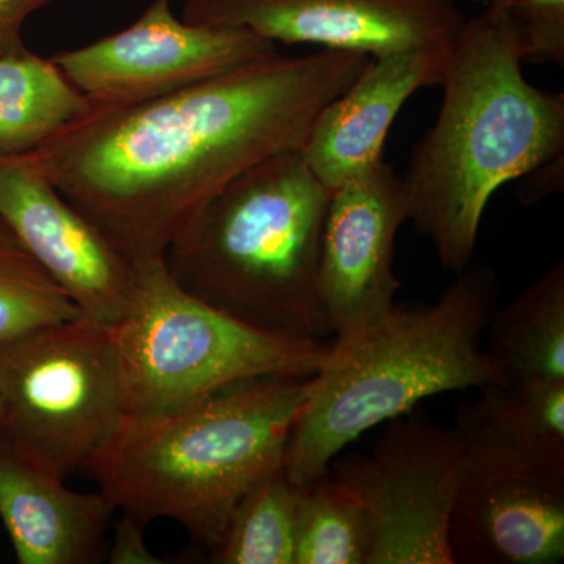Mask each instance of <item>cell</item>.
<instances>
[{"instance_id":"21","label":"cell","mask_w":564,"mask_h":564,"mask_svg":"<svg viewBox=\"0 0 564 564\" xmlns=\"http://www.w3.org/2000/svg\"><path fill=\"white\" fill-rule=\"evenodd\" d=\"M513 18L522 62L564 65V0H488Z\"/></svg>"},{"instance_id":"2","label":"cell","mask_w":564,"mask_h":564,"mask_svg":"<svg viewBox=\"0 0 564 564\" xmlns=\"http://www.w3.org/2000/svg\"><path fill=\"white\" fill-rule=\"evenodd\" d=\"M440 87L436 122L402 177L410 220L462 273L494 193L563 159L564 95L527 82L518 29L496 3L466 18Z\"/></svg>"},{"instance_id":"25","label":"cell","mask_w":564,"mask_h":564,"mask_svg":"<svg viewBox=\"0 0 564 564\" xmlns=\"http://www.w3.org/2000/svg\"><path fill=\"white\" fill-rule=\"evenodd\" d=\"M473 2H484V3H486V2H488V0H473Z\"/></svg>"},{"instance_id":"22","label":"cell","mask_w":564,"mask_h":564,"mask_svg":"<svg viewBox=\"0 0 564 564\" xmlns=\"http://www.w3.org/2000/svg\"><path fill=\"white\" fill-rule=\"evenodd\" d=\"M144 524L132 516L121 513L115 525L113 538L107 547L106 558L111 564H162L144 540Z\"/></svg>"},{"instance_id":"13","label":"cell","mask_w":564,"mask_h":564,"mask_svg":"<svg viewBox=\"0 0 564 564\" xmlns=\"http://www.w3.org/2000/svg\"><path fill=\"white\" fill-rule=\"evenodd\" d=\"M410 220L403 177L381 163L332 192L323 225L318 303L334 340L380 321L395 304L397 234Z\"/></svg>"},{"instance_id":"8","label":"cell","mask_w":564,"mask_h":564,"mask_svg":"<svg viewBox=\"0 0 564 564\" xmlns=\"http://www.w3.org/2000/svg\"><path fill=\"white\" fill-rule=\"evenodd\" d=\"M458 496L451 519L455 564H556L564 560V463L534 451L489 413L463 403Z\"/></svg>"},{"instance_id":"7","label":"cell","mask_w":564,"mask_h":564,"mask_svg":"<svg viewBox=\"0 0 564 564\" xmlns=\"http://www.w3.org/2000/svg\"><path fill=\"white\" fill-rule=\"evenodd\" d=\"M126 415L111 326L80 315L0 343V437L65 480Z\"/></svg>"},{"instance_id":"12","label":"cell","mask_w":564,"mask_h":564,"mask_svg":"<svg viewBox=\"0 0 564 564\" xmlns=\"http://www.w3.org/2000/svg\"><path fill=\"white\" fill-rule=\"evenodd\" d=\"M182 20L380 57L454 43L466 17L455 0H185Z\"/></svg>"},{"instance_id":"4","label":"cell","mask_w":564,"mask_h":564,"mask_svg":"<svg viewBox=\"0 0 564 564\" xmlns=\"http://www.w3.org/2000/svg\"><path fill=\"white\" fill-rule=\"evenodd\" d=\"M499 296L491 267L470 263L433 303H395L380 321L334 340L293 425L284 469L307 485L375 426L441 393L502 383L485 352Z\"/></svg>"},{"instance_id":"9","label":"cell","mask_w":564,"mask_h":564,"mask_svg":"<svg viewBox=\"0 0 564 564\" xmlns=\"http://www.w3.org/2000/svg\"><path fill=\"white\" fill-rule=\"evenodd\" d=\"M463 463L459 430L415 410L386 422L369 455L333 459L329 473L369 519L367 564H455L448 532Z\"/></svg>"},{"instance_id":"19","label":"cell","mask_w":564,"mask_h":564,"mask_svg":"<svg viewBox=\"0 0 564 564\" xmlns=\"http://www.w3.org/2000/svg\"><path fill=\"white\" fill-rule=\"evenodd\" d=\"M370 527L361 500L332 473L300 486L295 564H367Z\"/></svg>"},{"instance_id":"18","label":"cell","mask_w":564,"mask_h":564,"mask_svg":"<svg viewBox=\"0 0 564 564\" xmlns=\"http://www.w3.org/2000/svg\"><path fill=\"white\" fill-rule=\"evenodd\" d=\"M300 486L284 466L252 486L210 549L217 564H295Z\"/></svg>"},{"instance_id":"3","label":"cell","mask_w":564,"mask_h":564,"mask_svg":"<svg viewBox=\"0 0 564 564\" xmlns=\"http://www.w3.org/2000/svg\"><path fill=\"white\" fill-rule=\"evenodd\" d=\"M313 377L240 381L199 402L128 414L87 469L115 510L169 519L212 549L234 508L284 466Z\"/></svg>"},{"instance_id":"5","label":"cell","mask_w":564,"mask_h":564,"mask_svg":"<svg viewBox=\"0 0 564 564\" xmlns=\"http://www.w3.org/2000/svg\"><path fill=\"white\" fill-rule=\"evenodd\" d=\"M329 198L302 152L272 155L210 199L163 256L166 272L237 321L321 343L332 336L317 289Z\"/></svg>"},{"instance_id":"11","label":"cell","mask_w":564,"mask_h":564,"mask_svg":"<svg viewBox=\"0 0 564 564\" xmlns=\"http://www.w3.org/2000/svg\"><path fill=\"white\" fill-rule=\"evenodd\" d=\"M0 218L84 317L115 326L131 311L137 267L58 192L32 152L0 155Z\"/></svg>"},{"instance_id":"14","label":"cell","mask_w":564,"mask_h":564,"mask_svg":"<svg viewBox=\"0 0 564 564\" xmlns=\"http://www.w3.org/2000/svg\"><path fill=\"white\" fill-rule=\"evenodd\" d=\"M455 41L370 57L350 87L323 107L300 152L326 188L336 191L384 162L397 115L415 91L441 85Z\"/></svg>"},{"instance_id":"20","label":"cell","mask_w":564,"mask_h":564,"mask_svg":"<svg viewBox=\"0 0 564 564\" xmlns=\"http://www.w3.org/2000/svg\"><path fill=\"white\" fill-rule=\"evenodd\" d=\"M80 315L17 237H0V343Z\"/></svg>"},{"instance_id":"15","label":"cell","mask_w":564,"mask_h":564,"mask_svg":"<svg viewBox=\"0 0 564 564\" xmlns=\"http://www.w3.org/2000/svg\"><path fill=\"white\" fill-rule=\"evenodd\" d=\"M113 505L0 437V519L20 564H90L106 551Z\"/></svg>"},{"instance_id":"1","label":"cell","mask_w":564,"mask_h":564,"mask_svg":"<svg viewBox=\"0 0 564 564\" xmlns=\"http://www.w3.org/2000/svg\"><path fill=\"white\" fill-rule=\"evenodd\" d=\"M369 58L276 51L162 98L91 106L32 155L133 265L163 259L229 182L302 150L323 107Z\"/></svg>"},{"instance_id":"24","label":"cell","mask_w":564,"mask_h":564,"mask_svg":"<svg viewBox=\"0 0 564 564\" xmlns=\"http://www.w3.org/2000/svg\"><path fill=\"white\" fill-rule=\"evenodd\" d=\"M14 236L13 231L7 226V223L0 218V237H11ZM17 237V236H14Z\"/></svg>"},{"instance_id":"23","label":"cell","mask_w":564,"mask_h":564,"mask_svg":"<svg viewBox=\"0 0 564 564\" xmlns=\"http://www.w3.org/2000/svg\"><path fill=\"white\" fill-rule=\"evenodd\" d=\"M52 0H0V57L28 51L22 25Z\"/></svg>"},{"instance_id":"10","label":"cell","mask_w":564,"mask_h":564,"mask_svg":"<svg viewBox=\"0 0 564 564\" xmlns=\"http://www.w3.org/2000/svg\"><path fill=\"white\" fill-rule=\"evenodd\" d=\"M247 29L180 20L172 0H152L129 28L52 62L91 106L121 107L162 98L276 52Z\"/></svg>"},{"instance_id":"16","label":"cell","mask_w":564,"mask_h":564,"mask_svg":"<svg viewBox=\"0 0 564 564\" xmlns=\"http://www.w3.org/2000/svg\"><path fill=\"white\" fill-rule=\"evenodd\" d=\"M485 352L502 383L564 381V263L494 311Z\"/></svg>"},{"instance_id":"6","label":"cell","mask_w":564,"mask_h":564,"mask_svg":"<svg viewBox=\"0 0 564 564\" xmlns=\"http://www.w3.org/2000/svg\"><path fill=\"white\" fill-rule=\"evenodd\" d=\"M137 267V295L111 326L128 414H155L199 402L240 381L314 377L325 340L262 332L195 299L166 272L163 259Z\"/></svg>"},{"instance_id":"17","label":"cell","mask_w":564,"mask_h":564,"mask_svg":"<svg viewBox=\"0 0 564 564\" xmlns=\"http://www.w3.org/2000/svg\"><path fill=\"white\" fill-rule=\"evenodd\" d=\"M90 109L51 57L29 50L0 57V155L39 150Z\"/></svg>"}]
</instances>
